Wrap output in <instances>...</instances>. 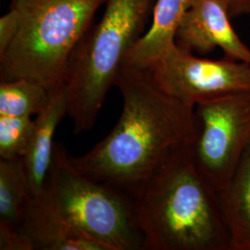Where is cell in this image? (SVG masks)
Returning <instances> with one entry per match:
<instances>
[{"mask_svg":"<svg viewBox=\"0 0 250 250\" xmlns=\"http://www.w3.org/2000/svg\"><path fill=\"white\" fill-rule=\"evenodd\" d=\"M217 192L231 250H250V146L232 177Z\"/></svg>","mask_w":250,"mask_h":250,"instance_id":"cell-12","label":"cell"},{"mask_svg":"<svg viewBox=\"0 0 250 250\" xmlns=\"http://www.w3.org/2000/svg\"><path fill=\"white\" fill-rule=\"evenodd\" d=\"M31 200L21 160L0 159V222L19 228Z\"/></svg>","mask_w":250,"mask_h":250,"instance_id":"cell-13","label":"cell"},{"mask_svg":"<svg viewBox=\"0 0 250 250\" xmlns=\"http://www.w3.org/2000/svg\"><path fill=\"white\" fill-rule=\"evenodd\" d=\"M240 12L241 15L250 13V0H240Z\"/></svg>","mask_w":250,"mask_h":250,"instance_id":"cell-18","label":"cell"},{"mask_svg":"<svg viewBox=\"0 0 250 250\" xmlns=\"http://www.w3.org/2000/svg\"><path fill=\"white\" fill-rule=\"evenodd\" d=\"M194 1L157 0L151 26L127 54L124 64L146 69L174 45L180 22Z\"/></svg>","mask_w":250,"mask_h":250,"instance_id":"cell-11","label":"cell"},{"mask_svg":"<svg viewBox=\"0 0 250 250\" xmlns=\"http://www.w3.org/2000/svg\"><path fill=\"white\" fill-rule=\"evenodd\" d=\"M133 201L145 250H231L217 189L191 146L164 161Z\"/></svg>","mask_w":250,"mask_h":250,"instance_id":"cell-2","label":"cell"},{"mask_svg":"<svg viewBox=\"0 0 250 250\" xmlns=\"http://www.w3.org/2000/svg\"><path fill=\"white\" fill-rule=\"evenodd\" d=\"M232 0H195L182 19L175 43L188 51L207 55L222 48L224 57L250 63V49L230 22Z\"/></svg>","mask_w":250,"mask_h":250,"instance_id":"cell-8","label":"cell"},{"mask_svg":"<svg viewBox=\"0 0 250 250\" xmlns=\"http://www.w3.org/2000/svg\"><path fill=\"white\" fill-rule=\"evenodd\" d=\"M67 113L68 100L64 84L49 89V100L45 108L36 116L30 142L21 159L32 198L40 197L45 191L56 145L54 136Z\"/></svg>","mask_w":250,"mask_h":250,"instance_id":"cell-9","label":"cell"},{"mask_svg":"<svg viewBox=\"0 0 250 250\" xmlns=\"http://www.w3.org/2000/svg\"><path fill=\"white\" fill-rule=\"evenodd\" d=\"M49 100V90L27 79L0 82V115L36 116Z\"/></svg>","mask_w":250,"mask_h":250,"instance_id":"cell-14","label":"cell"},{"mask_svg":"<svg viewBox=\"0 0 250 250\" xmlns=\"http://www.w3.org/2000/svg\"><path fill=\"white\" fill-rule=\"evenodd\" d=\"M157 0H107L102 18L72 51L64 86L73 133L90 131L123 67L143 36Z\"/></svg>","mask_w":250,"mask_h":250,"instance_id":"cell-4","label":"cell"},{"mask_svg":"<svg viewBox=\"0 0 250 250\" xmlns=\"http://www.w3.org/2000/svg\"><path fill=\"white\" fill-rule=\"evenodd\" d=\"M30 116L0 115V159L21 160L25 154L34 130Z\"/></svg>","mask_w":250,"mask_h":250,"instance_id":"cell-15","label":"cell"},{"mask_svg":"<svg viewBox=\"0 0 250 250\" xmlns=\"http://www.w3.org/2000/svg\"><path fill=\"white\" fill-rule=\"evenodd\" d=\"M0 250H34L31 242L19 228L0 222Z\"/></svg>","mask_w":250,"mask_h":250,"instance_id":"cell-16","label":"cell"},{"mask_svg":"<svg viewBox=\"0 0 250 250\" xmlns=\"http://www.w3.org/2000/svg\"><path fill=\"white\" fill-rule=\"evenodd\" d=\"M146 69L165 93L190 107L250 90V63L198 58L176 43Z\"/></svg>","mask_w":250,"mask_h":250,"instance_id":"cell-7","label":"cell"},{"mask_svg":"<svg viewBox=\"0 0 250 250\" xmlns=\"http://www.w3.org/2000/svg\"><path fill=\"white\" fill-rule=\"evenodd\" d=\"M250 146V90L195 107L191 145L198 169L217 190L232 177Z\"/></svg>","mask_w":250,"mask_h":250,"instance_id":"cell-6","label":"cell"},{"mask_svg":"<svg viewBox=\"0 0 250 250\" xmlns=\"http://www.w3.org/2000/svg\"><path fill=\"white\" fill-rule=\"evenodd\" d=\"M45 197L70 224L104 250H144L133 198L84 174L56 144Z\"/></svg>","mask_w":250,"mask_h":250,"instance_id":"cell-5","label":"cell"},{"mask_svg":"<svg viewBox=\"0 0 250 250\" xmlns=\"http://www.w3.org/2000/svg\"><path fill=\"white\" fill-rule=\"evenodd\" d=\"M115 85L124 101L117 125L90 151L71 160L84 174L133 198L164 161L192 145L195 107L165 93L144 68L124 64Z\"/></svg>","mask_w":250,"mask_h":250,"instance_id":"cell-1","label":"cell"},{"mask_svg":"<svg viewBox=\"0 0 250 250\" xmlns=\"http://www.w3.org/2000/svg\"><path fill=\"white\" fill-rule=\"evenodd\" d=\"M19 229L34 250H104L62 216L44 193L32 198Z\"/></svg>","mask_w":250,"mask_h":250,"instance_id":"cell-10","label":"cell"},{"mask_svg":"<svg viewBox=\"0 0 250 250\" xmlns=\"http://www.w3.org/2000/svg\"><path fill=\"white\" fill-rule=\"evenodd\" d=\"M231 18L241 16L240 12V0H232V6L230 10Z\"/></svg>","mask_w":250,"mask_h":250,"instance_id":"cell-17","label":"cell"},{"mask_svg":"<svg viewBox=\"0 0 250 250\" xmlns=\"http://www.w3.org/2000/svg\"><path fill=\"white\" fill-rule=\"evenodd\" d=\"M107 0H12L0 19V82L64 84L68 62Z\"/></svg>","mask_w":250,"mask_h":250,"instance_id":"cell-3","label":"cell"}]
</instances>
